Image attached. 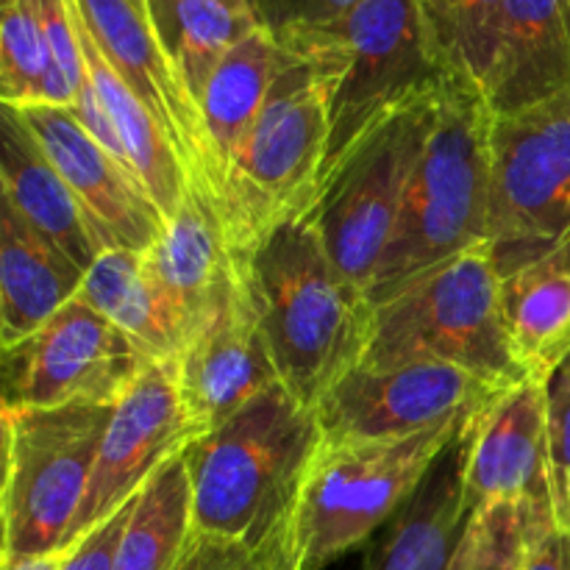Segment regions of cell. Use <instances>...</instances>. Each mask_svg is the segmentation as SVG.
<instances>
[{"label": "cell", "mask_w": 570, "mask_h": 570, "mask_svg": "<svg viewBox=\"0 0 570 570\" xmlns=\"http://www.w3.org/2000/svg\"><path fill=\"white\" fill-rule=\"evenodd\" d=\"M287 65L289 50L273 37V31L262 26L237 48L228 50L200 92L198 106L212 150H215L217 173H220V204L228 170L243 150L250 128L259 120L273 83Z\"/></svg>", "instance_id": "cell-24"}, {"label": "cell", "mask_w": 570, "mask_h": 570, "mask_svg": "<svg viewBox=\"0 0 570 570\" xmlns=\"http://www.w3.org/2000/svg\"><path fill=\"white\" fill-rule=\"evenodd\" d=\"M570 87V20L562 0H507L493 70V115H512Z\"/></svg>", "instance_id": "cell-19"}, {"label": "cell", "mask_w": 570, "mask_h": 570, "mask_svg": "<svg viewBox=\"0 0 570 570\" xmlns=\"http://www.w3.org/2000/svg\"><path fill=\"white\" fill-rule=\"evenodd\" d=\"M78 295L128 334L148 360L170 362L184 345L181 317L139 250H104Z\"/></svg>", "instance_id": "cell-26"}, {"label": "cell", "mask_w": 570, "mask_h": 570, "mask_svg": "<svg viewBox=\"0 0 570 570\" xmlns=\"http://www.w3.org/2000/svg\"><path fill=\"white\" fill-rule=\"evenodd\" d=\"M449 362L488 382H527L507 334L501 276L488 245L462 250L376 306L360 367Z\"/></svg>", "instance_id": "cell-7"}, {"label": "cell", "mask_w": 570, "mask_h": 570, "mask_svg": "<svg viewBox=\"0 0 570 570\" xmlns=\"http://www.w3.org/2000/svg\"><path fill=\"white\" fill-rule=\"evenodd\" d=\"M111 404L3 406V560L70 549Z\"/></svg>", "instance_id": "cell-8"}, {"label": "cell", "mask_w": 570, "mask_h": 570, "mask_svg": "<svg viewBox=\"0 0 570 570\" xmlns=\"http://www.w3.org/2000/svg\"><path fill=\"white\" fill-rule=\"evenodd\" d=\"M83 26L131 92L142 100L176 148L189 189L215 212L220 173L198 100L161 50L154 26L131 0H76Z\"/></svg>", "instance_id": "cell-13"}, {"label": "cell", "mask_w": 570, "mask_h": 570, "mask_svg": "<svg viewBox=\"0 0 570 570\" xmlns=\"http://www.w3.org/2000/svg\"><path fill=\"white\" fill-rule=\"evenodd\" d=\"M440 83L379 122L340 161L309 215L334 265L365 293H371L401 217L412 170L432 128Z\"/></svg>", "instance_id": "cell-10"}, {"label": "cell", "mask_w": 570, "mask_h": 570, "mask_svg": "<svg viewBox=\"0 0 570 570\" xmlns=\"http://www.w3.org/2000/svg\"><path fill=\"white\" fill-rule=\"evenodd\" d=\"M243 3H250L256 11H259V0H243Z\"/></svg>", "instance_id": "cell-39"}, {"label": "cell", "mask_w": 570, "mask_h": 570, "mask_svg": "<svg viewBox=\"0 0 570 570\" xmlns=\"http://www.w3.org/2000/svg\"><path fill=\"white\" fill-rule=\"evenodd\" d=\"M243 276L278 382L315 410L365 362L376 306L334 265L312 217L276 228Z\"/></svg>", "instance_id": "cell-1"}, {"label": "cell", "mask_w": 570, "mask_h": 570, "mask_svg": "<svg viewBox=\"0 0 570 570\" xmlns=\"http://www.w3.org/2000/svg\"><path fill=\"white\" fill-rule=\"evenodd\" d=\"M465 495L471 510L499 501L551 507L546 384L527 379L473 417L468 429Z\"/></svg>", "instance_id": "cell-17"}, {"label": "cell", "mask_w": 570, "mask_h": 570, "mask_svg": "<svg viewBox=\"0 0 570 570\" xmlns=\"http://www.w3.org/2000/svg\"><path fill=\"white\" fill-rule=\"evenodd\" d=\"M0 198L14 206L37 232L53 239L81 271L98 262L106 245L61 173L11 106H3L0 115Z\"/></svg>", "instance_id": "cell-21"}, {"label": "cell", "mask_w": 570, "mask_h": 570, "mask_svg": "<svg viewBox=\"0 0 570 570\" xmlns=\"http://www.w3.org/2000/svg\"><path fill=\"white\" fill-rule=\"evenodd\" d=\"M449 72L484 92L499 48L507 0H417Z\"/></svg>", "instance_id": "cell-30"}, {"label": "cell", "mask_w": 570, "mask_h": 570, "mask_svg": "<svg viewBox=\"0 0 570 570\" xmlns=\"http://www.w3.org/2000/svg\"><path fill=\"white\" fill-rule=\"evenodd\" d=\"M566 365H570V360H568V362H566Z\"/></svg>", "instance_id": "cell-41"}, {"label": "cell", "mask_w": 570, "mask_h": 570, "mask_svg": "<svg viewBox=\"0 0 570 570\" xmlns=\"http://www.w3.org/2000/svg\"><path fill=\"white\" fill-rule=\"evenodd\" d=\"M276 39L332 76L323 184L379 122L451 76L417 0H362L328 26Z\"/></svg>", "instance_id": "cell-4"}, {"label": "cell", "mask_w": 570, "mask_h": 570, "mask_svg": "<svg viewBox=\"0 0 570 570\" xmlns=\"http://www.w3.org/2000/svg\"><path fill=\"white\" fill-rule=\"evenodd\" d=\"M570 243V87L490 122L488 248L499 276Z\"/></svg>", "instance_id": "cell-9"}, {"label": "cell", "mask_w": 570, "mask_h": 570, "mask_svg": "<svg viewBox=\"0 0 570 570\" xmlns=\"http://www.w3.org/2000/svg\"><path fill=\"white\" fill-rule=\"evenodd\" d=\"M134 501H128L120 512L104 521L100 527H95L87 538L78 540L65 557V566L61 570H111L115 566V554H117V546H120L122 538V529H126L128 518L134 512Z\"/></svg>", "instance_id": "cell-35"}, {"label": "cell", "mask_w": 570, "mask_h": 570, "mask_svg": "<svg viewBox=\"0 0 570 570\" xmlns=\"http://www.w3.org/2000/svg\"><path fill=\"white\" fill-rule=\"evenodd\" d=\"M0 95L3 106H65L76 92L59 76L39 0H3L0 17Z\"/></svg>", "instance_id": "cell-29"}, {"label": "cell", "mask_w": 570, "mask_h": 570, "mask_svg": "<svg viewBox=\"0 0 570 570\" xmlns=\"http://www.w3.org/2000/svg\"><path fill=\"white\" fill-rule=\"evenodd\" d=\"M148 17L195 100L228 50L262 28L259 11L243 0H148Z\"/></svg>", "instance_id": "cell-27"}, {"label": "cell", "mask_w": 570, "mask_h": 570, "mask_svg": "<svg viewBox=\"0 0 570 570\" xmlns=\"http://www.w3.org/2000/svg\"><path fill=\"white\" fill-rule=\"evenodd\" d=\"M473 417L406 438H323L284 532L287 570H323L371 540L417 493Z\"/></svg>", "instance_id": "cell-6"}, {"label": "cell", "mask_w": 570, "mask_h": 570, "mask_svg": "<svg viewBox=\"0 0 570 570\" xmlns=\"http://www.w3.org/2000/svg\"><path fill=\"white\" fill-rule=\"evenodd\" d=\"M167 365L195 440L282 384L243 271Z\"/></svg>", "instance_id": "cell-14"}, {"label": "cell", "mask_w": 570, "mask_h": 570, "mask_svg": "<svg viewBox=\"0 0 570 570\" xmlns=\"http://www.w3.org/2000/svg\"><path fill=\"white\" fill-rule=\"evenodd\" d=\"M549 518H554L551 507L512 501L479 507L468 521L451 570H523L529 540Z\"/></svg>", "instance_id": "cell-31"}, {"label": "cell", "mask_w": 570, "mask_h": 570, "mask_svg": "<svg viewBox=\"0 0 570 570\" xmlns=\"http://www.w3.org/2000/svg\"><path fill=\"white\" fill-rule=\"evenodd\" d=\"M504 390L449 362L356 367L328 390L315 415L328 440L406 438L479 415Z\"/></svg>", "instance_id": "cell-12"}, {"label": "cell", "mask_w": 570, "mask_h": 570, "mask_svg": "<svg viewBox=\"0 0 570 570\" xmlns=\"http://www.w3.org/2000/svg\"><path fill=\"white\" fill-rule=\"evenodd\" d=\"M193 440L195 432L184 415L170 365L154 362L115 404L87 495L70 529V549L137 499L139 490L173 456L184 454Z\"/></svg>", "instance_id": "cell-15"}, {"label": "cell", "mask_w": 570, "mask_h": 570, "mask_svg": "<svg viewBox=\"0 0 570 570\" xmlns=\"http://www.w3.org/2000/svg\"><path fill=\"white\" fill-rule=\"evenodd\" d=\"M176 570H287L282 551H259L234 540L189 532Z\"/></svg>", "instance_id": "cell-33"}, {"label": "cell", "mask_w": 570, "mask_h": 570, "mask_svg": "<svg viewBox=\"0 0 570 570\" xmlns=\"http://www.w3.org/2000/svg\"><path fill=\"white\" fill-rule=\"evenodd\" d=\"M87 271L0 198V343H22L70 304Z\"/></svg>", "instance_id": "cell-20"}, {"label": "cell", "mask_w": 570, "mask_h": 570, "mask_svg": "<svg viewBox=\"0 0 570 570\" xmlns=\"http://www.w3.org/2000/svg\"><path fill=\"white\" fill-rule=\"evenodd\" d=\"M145 259L181 317L184 340L243 271L228 254L215 212L193 189L176 215L167 217L165 232L145 250Z\"/></svg>", "instance_id": "cell-22"}, {"label": "cell", "mask_w": 570, "mask_h": 570, "mask_svg": "<svg viewBox=\"0 0 570 570\" xmlns=\"http://www.w3.org/2000/svg\"><path fill=\"white\" fill-rule=\"evenodd\" d=\"M468 429L434 462L417 493L379 529L362 570H451L473 515L465 495Z\"/></svg>", "instance_id": "cell-18"}, {"label": "cell", "mask_w": 570, "mask_h": 570, "mask_svg": "<svg viewBox=\"0 0 570 570\" xmlns=\"http://www.w3.org/2000/svg\"><path fill=\"white\" fill-rule=\"evenodd\" d=\"M321 440L315 410L284 384L193 440L184 451L193 532L284 554L289 512Z\"/></svg>", "instance_id": "cell-2"}, {"label": "cell", "mask_w": 570, "mask_h": 570, "mask_svg": "<svg viewBox=\"0 0 570 570\" xmlns=\"http://www.w3.org/2000/svg\"><path fill=\"white\" fill-rule=\"evenodd\" d=\"M17 109V106H11ZM20 120L45 150L67 187L72 189L100 243L109 248L145 250L161 237L167 217L142 187L131 167L111 156L89 131H83L65 106H26Z\"/></svg>", "instance_id": "cell-16"}, {"label": "cell", "mask_w": 570, "mask_h": 570, "mask_svg": "<svg viewBox=\"0 0 570 570\" xmlns=\"http://www.w3.org/2000/svg\"><path fill=\"white\" fill-rule=\"evenodd\" d=\"M362 0H259L262 26L276 37L304 28H321L348 14Z\"/></svg>", "instance_id": "cell-34"}, {"label": "cell", "mask_w": 570, "mask_h": 570, "mask_svg": "<svg viewBox=\"0 0 570 570\" xmlns=\"http://www.w3.org/2000/svg\"><path fill=\"white\" fill-rule=\"evenodd\" d=\"M523 570H570V532H562L554 518L534 529Z\"/></svg>", "instance_id": "cell-36"}, {"label": "cell", "mask_w": 570, "mask_h": 570, "mask_svg": "<svg viewBox=\"0 0 570 570\" xmlns=\"http://www.w3.org/2000/svg\"><path fill=\"white\" fill-rule=\"evenodd\" d=\"M154 360L76 295L42 328L3 348V406H115Z\"/></svg>", "instance_id": "cell-11"}, {"label": "cell", "mask_w": 570, "mask_h": 570, "mask_svg": "<svg viewBox=\"0 0 570 570\" xmlns=\"http://www.w3.org/2000/svg\"><path fill=\"white\" fill-rule=\"evenodd\" d=\"M501 304L518 367L549 384L570 360V243L501 278Z\"/></svg>", "instance_id": "cell-23"}, {"label": "cell", "mask_w": 570, "mask_h": 570, "mask_svg": "<svg viewBox=\"0 0 570 570\" xmlns=\"http://www.w3.org/2000/svg\"><path fill=\"white\" fill-rule=\"evenodd\" d=\"M189 532L193 488L184 454H178L139 490L111 570H176Z\"/></svg>", "instance_id": "cell-28"}, {"label": "cell", "mask_w": 570, "mask_h": 570, "mask_svg": "<svg viewBox=\"0 0 570 570\" xmlns=\"http://www.w3.org/2000/svg\"><path fill=\"white\" fill-rule=\"evenodd\" d=\"M549 393V488L554 523L570 532V365L546 384Z\"/></svg>", "instance_id": "cell-32"}, {"label": "cell", "mask_w": 570, "mask_h": 570, "mask_svg": "<svg viewBox=\"0 0 570 570\" xmlns=\"http://www.w3.org/2000/svg\"><path fill=\"white\" fill-rule=\"evenodd\" d=\"M566 3V11H568V20H570V0H562Z\"/></svg>", "instance_id": "cell-40"}, {"label": "cell", "mask_w": 570, "mask_h": 570, "mask_svg": "<svg viewBox=\"0 0 570 570\" xmlns=\"http://www.w3.org/2000/svg\"><path fill=\"white\" fill-rule=\"evenodd\" d=\"M76 22L78 37H81L83 67H87L89 81H92L95 92H98L100 104H104L106 115H109L111 126H115L128 167L142 181V187L148 189V195L159 206L161 215L173 217L189 193V181L184 176L176 148L167 139V134L161 131L156 117L150 115L148 106L131 92V87L122 81L120 72L100 53L98 42L92 39L89 28L83 26L78 9Z\"/></svg>", "instance_id": "cell-25"}, {"label": "cell", "mask_w": 570, "mask_h": 570, "mask_svg": "<svg viewBox=\"0 0 570 570\" xmlns=\"http://www.w3.org/2000/svg\"><path fill=\"white\" fill-rule=\"evenodd\" d=\"M490 122L482 89L451 72L438 89L432 128L367 293L373 306L462 250L488 245Z\"/></svg>", "instance_id": "cell-3"}, {"label": "cell", "mask_w": 570, "mask_h": 570, "mask_svg": "<svg viewBox=\"0 0 570 570\" xmlns=\"http://www.w3.org/2000/svg\"><path fill=\"white\" fill-rule=\"evenodd\" d=\"M67 551L39 557H17V560H3V570H61Z\"/></svg>", "instance_id": "cell-37"}, {"label": "cell", "mask_w": 570, "mask_h": 570, "mask_svg": "<svg viewBox=\"0 0 570 570\" xmlns=\"http://www.w3.org/2000/svg\"><path fill=\"white\" fill-rule=\"evenodd\" d=\"M332 76L323 65L289 53L234 159L223 193V239L234 265L245 267L276 228L309 217L323 193Z\"/></svg>", "instance_id": "cell-5"}, {"label": "cell", "mask_w": 570, "mask_h": 570, "mask_svg": "<svg viewBox=\"0 0 570 570\" xmlns=\"http://www.w3.org/2000/svg\"><path fill=\"white\" fill-rule=\"evenodd\" d=\"M131 3H134V6H137V9H139V11H142V14H145V17H148V0H131ZM148 20H150V17H148Z\"/></svg>", "instance_id": "cell-38"}]
</instances>
